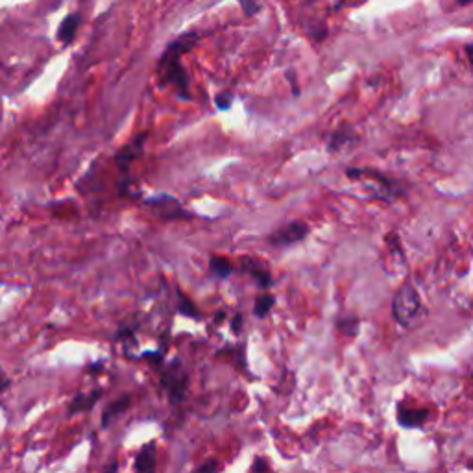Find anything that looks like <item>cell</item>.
<instances>
[{
	"label": "cell",
	"mask_w": 473,
	"mask_h": 473,
	"mask_svg": "<svg viewBox=\"0 0 473 473\" xmlns=\"http://www.w3.org/2000/svg\"><path fill=\"white\" fill-rule=\"evenodd\" d=\"M215 469H218V464L211 460V462H207V464L200 466V468H198V472H215Z\"/></svg>",
	"instance_id": "d6986e66"
},
{
	"label": "cell",
	"mask_w": 473,
	"mask_h": 473,
	"mask_svg": "<svg viewBox=\"0 0 473 473\" xmlns=\"http://www.w3.org/2000/svg\"><path fill=\"white\" fill-rule=\"evenodd\" d=\"M194 36H184L176 39L174 43H170L166 52L163 54L159 61V80L163 85H172L178 89L179 97L181 98H191L188 95V78L185 73L184 65H181V55L194 45Z\"/></svg>",
	"instance_id": "6da1fadb"
},
{
	"label": "cell",
	"mask_w": 473,
	"mask_h": 473,
	"mask_svg": "<svg viewBox=\"0 0 473 473\" xmlns=\"http://www.w3.org/2000/svg\"><path fill=\"white\" fill-rule=\"evenodd\" d=\"M161 383L165 386V390L169 392L170 400L174 401V403L176 401H181V398L185 395V390H187L188 377L179 361H172V363L163 370Z\"/></svg>",
	"instance_id": "3957f363"
},
{
	"label": "cell",
	"mask_w": 473,
	"mask_h": 473,
	"mask_svg": "<svg viewBox=\"0 0 473 473\" xmlns=\"http://www.w3.org/2000/svg\"><path fill=\"white\" fill-rule=\"evenodd\" d=\"M100 398H102V388H95V390L91 392H80V394H76L73 400H70L67 413H69L70 416H73V414L87 413V410H91L92 407L100 401Z\"/></svg>",
	"instance_id": "8992f818"
},
{
	"label": "cell",
	"mask_w": 473,
	"mask_h": 473,
	"mask_svg": "<svg viewBox=\"0 0 473 473\" xmlns=\"http://www.w3.org/2000/svg\"><path fill=\"white\" fill-rule=\"evenodd\" d=\"M231 100H233V98H231L230 92H220V95L215 98V104L220 107V110H230Z\"/></svg>",
	"instance_id": "2e32d148"
},
{
	"label": "cell",
	"mask_w": 473,
	"mask_h": 473,
	"mask_svg": "<svg viewBox=\"0 0 473 473\" xmlns=\"http://www.w3.org/2000/svg\"><path fill=\"white\" fill-rule=\"evenodd\" d=\"M243 265H244L243 268H246V270L250 272V276H253L257 280V283H261L262 287H270L272 276L265 265H261V262L257 261H252V259H244Z\"/></svg>",
	"instance_id": "8fae6325"
},
{
	"label": "cell",
	"mask_w": 473,
	"mask_h": 473,
	"mask_svg": "<svg viewBox=\"0 0 473 473\" xmlns=\"http://www.w3.org/2000/svg\"><path fill=\"white\" fill-rule=\"evenodd\" d=\"M339 329L344 331L346 335H355V333L358 331V318L351 317V314H348V317H344V318H340Z\"/></svg>",
	"instance_id": "5bb4252c"
},
{
	"label": "cell",
	"mask_w": 473,
	"mask_h": 473,
	"mask_svg": "<svg viewBox=\"0 0 473 473\" xmlns=\"http://www.w3.org/2000/svg\"><path fill=\"white\" fill-rule=\"evenodd\" d=\"M211 272L218 277H228L233 272L231 262L224 257H211Z\"/></svg>",
	"instance_id": "7c38bea8"
},
{
	"label": "cell",
	"mask_w": 473,
	"mask_h": 473,
	"mask_svg": "<svg viewBox=\"0 0 473 473\" xmlns=\"http://www.w3.org/2000/svg\"><path fill=\"white\" fill-rule=\"evenodd\" d=\"M460 4H469V2H473V0H459Z\"/></svg>",
	"instance_id": "603a6c76"
},
{
	"label": "cell",
	"mask_w": 473,
	"mask_h": 473,
	"mask_svg": "<svg viewBox=\"0 0 473 473\" xmlns=\"http://www.w3.org/2000/svg\"><path fill=\"white\" fill-rule=\"evenodd\" d=\"M179 313L187 314V317H198L196 307H194L187 298H184V296H181V302H179Z\"/></svg>",
	"instance_id": "9a60e30c"
},
{
	"label": "cell",
	"mask_w": 473,
	"mask_h": 473,
	"mask_svg": "<svg viewBox=\"0 0 473 473\" xmlns=\"http://www.w3.org/2000/svg\"><path fill=\"white\" fill-rule=\"evenodd\" d=\"M156 453H157V446L156 442H150L147 446L141 447V451L135 457V472H154L156 469Z\"/></svg>",
	"instance_id": "52a82bcc"
},
{
	"label": "cell",
	"mask_w": 473,
	"mask_h": 473,
	"mask_svg": "<svg viewBox=\"0 0 473 473\" xmlns=\"http://www.w3.org/2000/svg\"><path fill=\"white\" fill-rule=\"evenodd\" d=\"M240 4H243L244 11L248 15L257 14V4H255V0H240Z\"/></svg>",
	"instance_id": "e0dca14e"
},
{
	"label": "cell",
	"mask_w": 473,
	"mask_h": 473,
	"mask_svg": "<svg viewBox=\"0 0 473 473\" xmlns=\"http://www.w3.org/2000/svg\"><path fill=\"white\" fill-rule=\"evenodd\" d=\"M466 54H468L469 61H472V63H473V43H472V45L466 46Z\"/></svg>",
	"instance_id": "7402d4cb"
},
{
	"label": "cell",
	"mask_w": 473,
	"mask_h": 473,
	"mask_svg": "<svg viewBox=\"0 0 473 473\" xmlns=\"http://www.w3.org/2000/svg\"><path fill=\"white\" fill-rule=\"evenodd\" d=\"M233 329H235V331H239V329H240V314H237V317H235V320H233Z\"/></svg>",
	"instance_id": "44dd1931"
},
{
	"label": "cell",
	"mask_w": 473,
	"mask_h": 473,
	"mask_svg": "<svg viewBox=\"0 0 473 473\" xmlns=\"http://www.w3.org/2000/svg\"><path fill=\"white\" fill-rule=\"evenodd\" d=\"M252 469H268V466H267V462H265V460L259 459L257 462H255V464H253V468H252Z\"/></svg>",
	"instance_id": "ffe728a7"
},
{
	"label": "cell",
	"mask_w": 473,
	"mask_h": 473,
	"mask_svg": "<svg viewBox=\"0 0 473 473\" xmlns=\"http://www.w3.org/2000/svg\"><path fill=\"white\" fill-rule=\"evenodd\" d=\"M147 137H148L147 134L137 135L132 143L126 144V147L122 148L119 154H117V165H119V169L124 170L126 174H128L129 165H132V163H134V161L141 156V152H143V147H144V141H147Z\"/></svg>",
	"instance_id": "5b68a950"
},
{
	"label": "cell",
	"mask_w": 473,
	"mask_h": 473,
	"mask_svg": "<svg viewBox=\"0 0 473 473\" xmlns=\"http://www.w3.org/2000/svg\"><path fill=\"white\" fill-rule=\"evenodd\" d=\"M392 311H394L395 320L405 327L418 326L420 321L425 318V307L420 299V294L410 283H405L398 290L394 304H392Z\"/></svg>",
	"instance_id": "7a4b0ae2"
},
{
	"label": "cell",
	"mask_w": 473,
	"mask_h": 473,
	"mask_svg": "<svg viewBox=\"0 0 473 473\" xmlns=\"http://www.w3.org/2000/svg\"><path fill=\"white\" fill-rule=\"evenodd\" d=\"M398 420L403 427H420L425 420H427V410L422 409H403L401 407Z\"/></svg>",
	"instance_id": "30bf717a"
},
{
	"label": "cell",
	"mask_w": 473,
	"mask_h": 473,
	"mask_svg": "<svg viewBox=\"0 0 473 473\" xmlns=\"http://www.w3.org/2000/svg\"><path fill=\"white\" fill-rule=\"evenodd\" d=\"M129 403H132V400H129V395L126 394V395H122L120 400H115L113 403L107 405L106 410H104V414H102V427H110L111 423H113V420L119 418L120 414L128 409Z\"/></svg>",
	"instance_id": "ba28073f"
},
{
	"label": "cell",
	"mask_w": 473,
	"mask_h": 473,
	"mask_svg": "<svg viewBox=\"0 0 473 473\" xmlns=\"http://www.w3.org/2000/svg\"><path fill=\"white\" fill-rule=\"evenodd\" d=\"M307 231V225L302 224V222H290V224H285L270 235V243L277 244V246H287V244L298 243V240L304 239Z\"/></svg>",
	"instance_id": "277c9868"
},
{
	"label": "cell",
	"mask_w": 473,
	"mask_h": 473,
	"mask_svg": "<svg viewBox=\"0 0 473 473\" xmlns=\"http://www.w3.org/2000/svg\"><path fill=\"white\" fill-rule=\"evenodd\" d=\"M272 305H274V296H270V294L259 296V298L255 299V307H253V313H255V317H259V318L267 317L268 311L272 309Z\"/></svg>",
	"instance_id": "4fadbf2b"
},
{
	"label": "cell",
	"mask_w": 473,
	"mask_h": 473,
	"mask_svg": "<svg viewBox=\"0 0 473 473\" xmlns=\"http://www.w3.org/2000/svg\"><path fill=\"white\" fill-rule=\"evenodd\" d=\"M80 26V15H67L61 23L60 30H58V39L63 45H70L74 41V36L78 32Z\"/></svg>",
	"instance_id": "9c48e42d"
},
{
	"label": "cell",
	"mask_w": 473,
	"mask_h": 473,
	"mask_svg": "<svg viewBox=\"0 0 473 473\" xmlns=\"http://www.w3.org/2000/svg\"><path fill=\"white\" fill-rule=\"evenodd\" d=\"M9 385H11V381H9V377L6 376V372L2 370V366H0V394L8 390Z\"/></svg>",
	"instance_id": "ac0fdd59"
}]
</instances>
